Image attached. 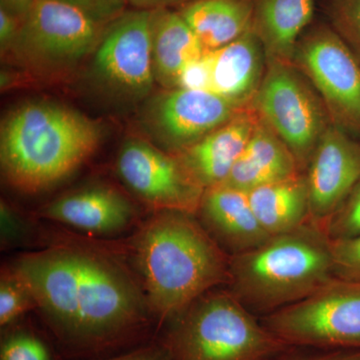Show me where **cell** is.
I'll return each instance as SVG.
<instances>
[{
  "label": "cell",
  "mask_w": 360,
  "mask_h": 360,
  "mask_svg": "<svg viewBox=\"0 0 360 360\" xmlns=\"http://www.w3.org/2000/svg\"><path fill=\"white\" fill-rule=\"evenodd\" d=\"M37 0H0V7L6 9L22 22Z\"/></svg>",
  "instance_id": "836d02e7"
},
{
  "label": "cell",
  "mask_w": 360,
  "mask_h": 360,
  "mask_svg": "<svg viewBox=\"0 0 360 360\" xmlns=\"http://www.w3.org/2000/svg\"><path fill=\"white\" fill-rule=\"evenodd\" d=\"M300 172L290 148L258 117L257 127L245 151L222 184L250 193L257 187Z\"/></svg>",
  "instance_id": "ac0fdd59"
},
{
  "label": "cell",
  "mask_w": 360,
  "mask_h": 360,
  "mask_svg": "<svg viewBox=\"0 0 360 360\" xmlns=\"http://www.w3.org/2000/svg\"><path fill=\"white\" fill-rule=\"evenodd\" d=\"M314 11L315 0H255L251 30L264 45L267 61H292Z\"/></svg>",
  "instance_id": "d6986e66"
},
{
  "label": "cell",
  "mask_w": 360,
  "mask_h": 360,
  "mask_svg": "<svg viewBox=\"0 0 360 360\" xmlns=\"http://www.w3.org/2000/svg\"><path fill=\"white\" fill-rule=\"evenodd\" d=\"M45 219L89 232L122 231L134 217V208L123 194L110 187H90L66 194L45 206Z\"/></svg>",
  "instance_id": "e0dca14e"
},
{
  "label": "cell",
  "mask_w": 360,
  "mask_h": 360,
  "mask_svg": "<svg viewBox=\"0 0 360 360\" xmlns=\"http://www.w3.org/2000/svg\"><path fill=\"white\" fill-rule=\"evenodd\" d=\"M331 26L360 60V0H330Z\"/></svg>",
  "instance_id": "cb8c5ba5"
},
{
  "label": "cell",
  "mask_w": 360,
  "mask_h": 360,
  "mask_svg": "<svg viewBox=\"0 0 360 360\" xmlns=\"http://www.w3.org/2000/svg\"><path fill=\"white\" fill-rule=\"evenodd\" d=\"M330 239L307 220L229 259V291L258 319L307 297L333 278Z\"/></svg>",
  "instance_id": "277c9868"
},
{
  "label": "cell",
  "mask_w": 360,
  "mask_h": 360,
  "mask_svg": "<svg viewBox=\"0 0 360 360\" xmlns=\"http://www.w3.org/2000/svg\"><path fill=\"white\" fill-rule=\"evenodd\" d=\"M123 182L156 212L196 214L205 189L187 174L179 158L141 139L125 141L117 156Z\"/></svg>",
  "instance_id": "7c38bea8"
},
{
  "label": "cell",
  "mask_w": 360,
  "mask_h": 360,
  "mask_svg": "<svg viewBox=\"0 0 360 360\" xmlns=\"http://www.w3.org/2000/svg\"><path fill=\"white\" fill-rule=\"evenodd\" d=\"M250 108L290 148L300 172H305L333 123L307 77L292 63L267 61L264 82Z\"/></svg>",
  "instance_id": "ba28073f"
},
{
  "label": "cell",
  "mask_w": 360,
  "mask_h": 360,
  "mask_svg": "<svg viewBox=\"0 0 360 360\" xmlns=\"http://www.w3.org/2000/svg\"><path fill=\"white\" fill-rule=\"evenodd\" d=\"M0 360H51L44 341L32 333H11L2 341Z\"/></svg>",
  "instance_id": "4316f807"
},
{
  "label": "cell",
  "mask_w": 360,
  "mask_h": 360,
  "mask_svg": "<svg viewBox=\"0 0 360 360\" xmlns=\"http://www.w3.org/2000/svg\"><path fill=\"white\" fill-rule=\"evenodd\" d=\"M82 9L103 23H110L122 15L127 6V0H61Z\"/></svg>",
  "instance_id": "f546056e"
},
{
  "label": "cell",
  "mask_w": 360,
  "mask_h": 360,
  "mask_svg": "<svg viewBox=\"0 0 360 360\" xmlns=\"http://www.w3.org/2000/svg\"><path fill=\"white\" fill-rule=\"evenodd\" d=\"M21 20L13 13L0 7V51L1 54L8 53L20 33Z\"/></svg>",
  "instance_id": "4dcf8cb0"
},
{
  "label": "cell",
  "mask_w": 360,
  "mask_h": 360,
  "mask_svg": "<svg viewBox=\"0 0 360 360\" xmlns=\"http://www.w3.org/2000/svg\"><path fill=\"white\" fill-rule=\"evenodd\" d=\"M255 0H191L179 13L205 51L221 49L252 28Z\"/></svg>",
  "instance_id": "44dd1931"
},
{
  "label": "cell",
  "mask_w": 360,
  "mask_h": 360,
  "mask_svg": "<svg viewBox=\"0 0 360 360\" xmlns=\"http://www.w3.org/2000/svg\"><path fill=\"white\" fill-rule=\"evenodd\" d=\"M160 342L172 360H267L290 347L229 290L198 297L170 321Z\"/></svg>",
  "instance_id": "5b68a950"
},
{
  "label": "cell",
  "mask_w": 360,
  "mask_h": 360,
  "mask_svg": "<svg viewBox=\"0 0 360 360\" xmlns=\"http://www.w3.org/2000/svg\"><path fill=\"white\" fill-rule=\"evenodd\" d=\"M176 89L212 92V66L208 51L184 66L177 80Z\"/></svg>",
  "instance_id": "83f0119b"
},
{
  "label": "cell",
  "mask_w": 360,
  "mask_h": 360,
  "mask_svg": "<svg viewBox=\"0 0 360 360\" xmlns=\"http://www.w3.org/2000/svg\"><path fill=\"white\" fill-rule=\"evenodd\" d=\"M13 267L59 340L72 349L117 347L148 321L143 290L122 265L101 253L59 246L22 255Z\"/></svg>",
  "instance_id": "6da1fadb"
},
{
  "label": "cell",
  "mask_w": 360,
  "mask_h": 360,
  "mask_svg": "<svg viewBox=\"0 0 360 360\" xmlns=\"http://www.w3.org/2000/svg\"><path fill=\"white\" fill-rule=\"evenodd\" d=\"M291 63L316 90L331 122L360 136V60L333 26L310 25Z\"/></svg>",
  "instance_id": "30bf717a"
},
{
  "label": "cell",
  "mask_w": 360,
  "mask_h": 360,
  "mask_svg": "<svg viewBox=\"0 0 360 360\" xmlns=\"http://www.w3.org/2000/svg\"><path fill=\"white\" fill-rule=\"evenodd\" d=\"M37 307L25 281L13 267L2 269L0 278V326H8L28 310Z\"/></svg>",
  "instance_id": "603a6c76"
},
{
  "label": "cell",
  "mask_w": 360,
  "mask_h": 360,
  "mask_svg": "<svg viewBox=\"0 0 360 360\" xmlns=\"http://www.w3.org/2000/svg\"><path fill=\"white\" fill-rule=\"evenodd\" d=\"M99 360H172L167 348L161 342L137 348L129 354Z\"/></svg>",
  "instance_id": "1f68e13d"
},
{
  "label": "cell",
  "mask_w": 360,
  "mask_h": 360,
  "mask_svg": "<svg viewBox=\"0 0 360 360\" xmlns=\"http://www.w3.org/2000/svg\"><path fill=\"white\" fill-rule=\"evenodd\" d=\"M191 0H127V4L141 11H156L160 8H172L180 7Z\"/></svg>",
  "instance_id": "d6a6232c"
},
{
  "label": "cell",
  "mask_w": 360,
  "mask_h": 360,
  "mask_svg": "<svg viewBox=\"0 0 360 360\" xmlns=\"http://www.w3.org/2000/svg\"><path fill=\"white\" fill-rule=\"evenodd\" d=\"M144 103L142 129L155 146L174 155L245 110L214 92L184 89L163 90Z\"/></svg>",
  "instance_id": "8fae6325"
},
{
  "label": "cell",
  "mask_w": 360,
  "mask_h": 360,
  "mask_svg": "<svg viewBox=\"0 0 360 360\" xmlns=\"http://www.w3.org/2000/svg\"><path fill=\"white\" fill-rule=\"evenodd\" d=\"M267 360H360V348L328 350L290 347L281 354Z\"/></svg>",
  "instance_id": "f1b7e54d"
},
{
  "label": "cell",
  "mask_w": 360,
  "mask_h": 360,
  "mask_svg": "<svg viewBox=\"0 0 360 360\" xmlns=\"http://www.w3.org/2000/svg\"><path fill=\"white\" fill-rule=\"evenodd\" d=\"M248 193L258 222L270 236L293 231L309 220L305 172L257 187Z\"/></svg>",
  "instance_id": "7402d4cb"
},
{
  "label": "cell",
  "mask_w": 360,
  "mask_h": 360,
  "mask_svg": "<svg viewBox=\"0 0 360 360\" xmlns=\"http://www.w3.org/2000/svg\"><path fill=\"white\" fill-rule=\"evenodd\" d=\"M101 139V125L84 113L52 101H27L2 120V174L14 188L39 193L75 172Z\"/></svg>",
  "instance_id": "3957f363"
},
{
  "label": "cell",
  "mask_w": 360,
  "mask_h": 360,
  "mask_svg": "<svg viewBox=\"0 0 360 360\" xmlns=\"http://www.w3.org/2000/svg\"><path fill=\"white\" fill-rule=\"evenodd\" d=\"M305 175L309 220L324 229L360 181V144L331 123L317 144Z\"/></svg>",
  "instance_id": "4fadbf2b"
},
{
  "label": "cell",
  "mask_w": 360,
  "mask_h": 360,
  "mask_svg": "<svg viewBox=\"0 0 360 360\" xmlns=\"http://www.w3.org/2000/svg\"><path fill=\"white\" fill-rule=\"evenodd\" d=\"M258 122L251 108L175 155L191 179L201 188L224 184L252 136Z\"/></svg>",
  "instance_id": "9a60e30c"
},
{
  "label": "cell",
  "mask_w": 360,
  "mask_h": 360,
  "mask_svg": "<svg viewBox=\"0 0 360 360\" xmlns=\"http://www.w3.org/2000/svg\"><path fill=\"white\" fill-rule=\"evenodd\" d=\"M108 25L61 0H37L11 53L35 75H60L94 53Z\"/></svg>",
  "instance_id": "8992f818"
},
{
  "label": "cell",
  "mask_w": 360,
  "mask_h": 360,
  "mask_svg": "<svg viewBox=\"0 0 360 360\" xmlns=\"http://www.w3.org/2000/svg\"><path fill=\"white\" fill-rule=\"evenodd\" d=\"M196 214L229 257L253 250L270 238L251 208L248 193L225 184L205 189Z\"/></svg>",
  "instance_id": "5bb4252c"
},
{
  "label": "cell",
  "mask_w": 360,
  "mask_h": 360,
  "mask_svg": "<svg viewBox=\"0 0 360 360\" xmlns=\"http://www.w3.org/2000/svg\"><path fill=\"white\" fill-rule=\"evenodd\" d=\"M195 215L156 212L135 236L142 290L160 321H172L201 295L229 284L231 257Z\"/></svg>",
  "instance_id": "7a4b0ae2"
},
{
  "label": "cell",
  "mask_w": 360,
  "mask_h": 360,
  "mask_svg": "<svg viewBox=\"0 0 360 360\" xmlns=\"http://www.w3.org/2000/svg\"><path fill=\"white\" fill-rule=\"evenodd\" d=\"M153 11H125L108 25L89 68L91 84L122 105L143 103L155 84L151 53Z\"/></svg>",
  "instance_id": "9c48e42d"
},
{
  "label": "cell",
  "mask_w": 360,
  "mask_h": 360,
  "mask_svg": "<svg viewBox=\"0 0 360 360\" xmlns=\"http://www.w3.org/2000/svg\"><path fill=\"white\" fill-rule=\"evenodd\" d=\"M205 51H207L177 9L153 11L151 53L155 82L165 89H176L184 66Z\"/></svg>",
  "instance_id": "ffe728a7"
},
{
  "label": "cell",
  "mask_w": 360,
  "mask_h": 360,
  "mask_svg": "<svg viewBox=\"0 0 360 360\" xmlns=\"http://www.w3.org/2000/svg\"><path fill=\"white\" fill-rule=\"evenodd\" d=\"M290 347L360 348V283L329 279L292 304L259 319Z\"/></svg>",
  "instance_id": "52a82bcc"
},
{
  "label": "cell",
  "mask_w": 360,
  "mask_h": 360,
  "mask_svg": "<svg viewBox=\"0 0 360 360\" xmlns=\"http://www.w3.org/2000/svg\"><path fill=\"white\" fill-rule=\"evenodd\" d=\"M324 231L330 240L360 236V181L329 219Z\"/></svg>",
  "instance_id": "d4e9b609"
},
{
  "label": "cell",
  "mask_w": 360,
  "mask_h": 360,
  "mask_svg": "<svg viewBox=\"0 0 360 360\" xmlns=\"http://www.w3.org/2000/svg\"><path fill=\"white\" fill-rule=\"evenodd\" d=\"M333 276L360 283V236L330 240Z\"/></svg>",
  "instance_id": "484cf974"
},
{
  "label": "cell",
  "mask_w": 360,
  "mask_h": 360,
  "mask_svg": "<svg viewBox=\"0 0 360 360\" xmlns=\"http://www.w3.org/2000/svg\"><path fill=\"white\" fill-rule=\"evenodd\" d=\"M212 92L240 108H250L267 68L264 45L252 30L217 51H208Z\"/></svg>",
  "instance_id": "2e32d148"
}]
</instances>
